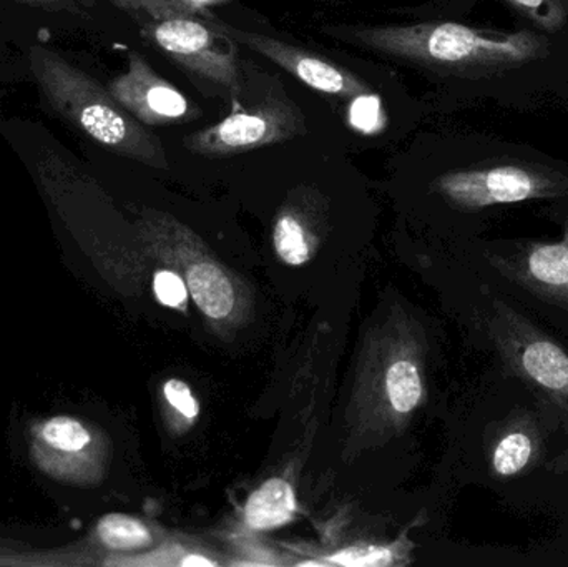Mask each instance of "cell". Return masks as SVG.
I'll return each instance as SVG.
<instances>
[{
  "mask_svg": "<svg viewBox=\"0 0 568 567\" xmlns=\"http://www.w3.org/2000/svg\"><path fill=\"white\" fill-rule=\"evenodd\" d=\"M182 566H185V567L215 566V563L210 561V559L203 558V556L193 555V556H189V558L183 559Z\"/></svg>",
  "mask_w": 568,
  "mask_h": 567,
  "instance_id": "23",
  "label": "cell"
},
{
  "mask_svg": "<svg viewBox=\"0 0 568 567\" xmlns=\"http://www.w3.org/2000/svg\"><path fill=\"white\" fill-rule=\"evenodd\" d=\"M490 260L510 282L568 310V220L560 242L523 243Z\"/></svg>",
  "mask_w": 568,
  "mask_h": 567,
  "instance_id": "9",
  "label": "cell"
},
{
  "mask_svg": "<svg viewBox=\"0 0 568 567\" xmlns=\"http://www.w3.org/2000/svg\"><path fill=\"white\" fill-rule=\"evenodd\" d=\"M19 2L37 9L50 10V12H69L73 16H82L87 7V0H19Z\"/></svg>",
  "mask_w": 568,
  "mask_h": 567,
  "instance_id": "22",
  "label": "cell"
},
{
  "mask_svg": "<svg viewBox=\"0 0 568 567\" xmlns=\"http://www.w3.org/2000/svg\"><path fill=\"white\" fill-rule=\"evenodd\" d=\"M296 513V498L290 483L282 478L263 483L245 506V519L250 528L266 531L287 525Z\"/></svg>",
  "mask_w": 568,
  "mask_h": 567,
  "instance_id": "11",
  "label": "cell"
},
{
  "mask_svg": "<svg viewBox=\"0 0 568 567\" xmlns=\"http://www.w3.org/2000/svg\"><path fill=\"white\" fill-rule=\"evenodd\" d=\"M329 561L339 566H386L390 553L383 548H353L337 553Z\"/></svg>",
  "mask_w": 568,
  "mask_h": 567,
  "instance_id": "20",
  "label": "cell"
},
{
  "mask_svg": "<svg viewBox=\"0 0 568 567\" xmlns=\"http://www.w3.org/2000/svg\"><path fill=\"white\" fill-rule=\"evenodd\" d=\"M193 300L210 318L222 320L235 306V292L229 276L212 263H196L189 270Z\"/></svg>",
  "mask_w": 568,
  "mask_h": 567,
  "instance_id": "12",
  "label": "cell"
},
{
  "mask_svg": "<svg viewBox=\"0 0 568 567\" xmlns=\"http://www.w3.org/2000/svg\"><path fill=\"white\" fill-rule=\"evenodd\" d=\"M43 439L60 452H80L90 442L89 432L72 418H53L43 426Z\"/></svg>",
  "mask_w": 568,
  "mask_h": 567,
  "instance_id": "18",
  "label": "cell"
},
{
  "mask_svg": "<svg viewBox=\"0 0 568 567\" xmlns=\"http://www.w3.org/2000/svg\"><path fill=\"white\" fill-rule=\"evenodd\" d=\"M153 290H155L159 302L170 308H183L189 300V288H186L185 282L176 273L166 272V270L156 273L155 280H153Z\"/></svg>",
  "mask_w": 568,
  "mask_h": 567,
  "instance_id": "19",
  "label": "cell"
},
{
  "mask_svg": "<svg viewBox=\"0 0 568 567\" xmlns=\"http://www.w3.org/2000/svg\"><path fill=\"white\" fill-rule=\"evenodd\" d=\"M116 102L145 126L182 125L202 115L172 82L160 77L140 53L130 52L126 70L109 83Z\"/></svg>",
  "mask_w": 568,
  "mask_h": 567,
  "instance_id": "8",
  "label": "cell"
},
{
  "mask_svg": "<svg viewBox=\"0 0 568 567\" xmlns=\"http://www.w3.org/2000/svg\"><path fill=\"white\" fill-rule=\"evenodd\" d=\"M163 393H165V398L169 399L170 405L176 412L182 413L185 418L193 419L199 416V402H196L195 396L192 395V389L185 383L180 382V379H170L165 383Z\"/></svg>",
  "mask_w": 568,
  "mask_h": 567,
  "instance_id": "21",
  "label": "cell"
},
{
  "mask_svg": "<svg viewBox=\"0 0 568 567\" xmlns=\"http://www.w3.org/2000/svg\"><path fill=\"white\" fill-rule=\"evenodd\" d=\"M307 132L300 107L283 92L233 110L215 125L183 140L189 152L203 156L239 155L266 145L287 142Z\"/></svg>",
  "mask_w": 568,
  "mask_h": 567,
  "instance_id": "6",
  "label": "cell"
},
{
  "mask_svg": "<svg viewBox=\"0 0 568 567\" xmlns=\"http://www.w3.org/2000/svg\"><path fill=\"white\" fill-rule=\"evenodd\" d=\"M490 335L506 368L559 413L568 436V353L506 300L494 302ZM568 469V449L562 456Z\"/></svg>",
  "mask_w": 568,
  "mask_h": 567,
  "instance_id": "3",
  "label": "cell"
},
{
  "mask_svg": "<svg viewBox=\"0 0 568 567\" xmlns=\"http://www.w3.org/2000/svg\"><path fill=\"white\" fill-rule=\"evenodd\" d=\"M29 63L43 100L60 119L116 155L169 165L162 142L116 102L109 87L43 45L30 47Z\"/></svg>",
  "mask_w": 568,
  "mask_h": 567,
  "instance_id": "2",
  "label": "cell"
},
{
  "mask_svg": "<svg viewBox=\"0 0 568 567\" xmlns=\"http://www.w3.org/2000/svg\"><path fill=\"white\" fill-rule=\"evenodd\" d=\"M212 19L192 16L149 19L143 23L142 36L193 75L239 99L243 90L239 60L232 40L213 29Z\"/></svg>",
  "mask_w": 568,
  "mask_h": 567,
  "instance_id": "4",
  "label": "cell"
},
{
  "mask_svg": "<svg viewBox=\"0 0 568 567\" xmlns=\"http://www.w3.org/2000/svg\"><path fill=\"white\" fill-rule=\"evenodd\" d=\"M113 6L129 12L143 13L149 19H162L170 16H199L200 3L196 0H109Z\"/></svg>",
  "mask_w": 568,
  "mask_h": 567,
  "instance_id": "17",
  "label": "cell"
},
{
  "mask_svg": "<svg viewBox=\"0 0 568 567\" xmlns=\"http://www.w3.org/2000/svg\"><path fill=\"white\" fill-rule=\"evenodd\" d=\"M99 536L103 545L112 549H139L152 543L146 526L125 515L105 516L99 523Z\"/></svg>",
  "mask_w": 568,
  "mask_h": 567,
  "instance_id": "14",
  "label": "cell"
},
{
  "mask_svg": "<svg viewBox=\"0 0 568 567\" xmlns=\"http://www.w3.org/2000/svg\"><path fill=\"white\" fill-rule=\"evenodd\" d=\"M275 246L287 265H303L310 259L306 233L294 216L283 215L275 226Z\"/></svg>",
  "mask_w": 568,
  "mask_h": 567,
  "instance_id": "15",
  "label": "cell"
},
{
  "mask_svg": "<svg viewBox=\"0 0 568 567\" xmlns=\"http://www.w3.org/2000/svg\"><path fill=\"white\" fill-rule=\"evenodd\" d=\"M327 32L383 55L459 75L523 65L542 59L549 50L537 33L494 32L456 22L337 27Z\"/></svg>",
  "mask_w": 568,
  "mask_h": 567,
  "instance_id": "1",
  "label": "cell"
},
{
  "mask_svg": "<svg viewBox=\"0 0 568 567\" xmlns=\"http://www.w3.org/2000/svg\"><path fill=\"white\" fill-rule=\"evenodd\" d=\"M387 393L394 409L409 413L419 405L423 398V382L419 369L413 362L400 360L387 372Z\"/></svg>",
  "mask_w": 568,
  "mask_h": 567,
  "instance_id": "13",
  "label": "cell"
},
{
  "mask_svg": "<svg viewBox=\"0 0 568 567\" xmlns=\"http://www.w3.org/2000/svg\"><path fill=\"white\" fill-rule=\"evenodd\" d=\"M506 2L547 32H557L568 22V0H506Z\"/></svg>",
  "mask_w": 568,
  "mask_h": 567,
  "instance_id": "16",
  "label": "cell"
},
{
  "mask_svg": "<svg viewBox=\"0 0 568 567\" xmlns=\"http://www.w3.org/2000/svg\"><path fill=\"white\" fill-rule=\"evenodd\" d=\"M434 186L457 209L483 210L527 200L559 199L568 193V176L534 163H499L446 173Z\"/></svg>",
  "mask_w": 568,
  "mask_h": 567,
  "instance_id": "5",
  "label": "cell"
},
{
  "mask_svg": "<svg viewBox=\"0 0 568 567\" xmlns=\"http://www.w3.org/2000/svg\"><path fill=\"white\" fill-rule=\"evenodd\" d=\"M212 26L225 39L232 40L233 43H242L258 55L272 60L273 63L291 73L294 79L316 92L343 97V99H359V97L371 95L369 85L359 77L354 75L344 67L336 65L331 60L316 55V53L290 45L275 37L226 26V23L215 20V17L212 19Z\"/></svg>",
  "mask_w": 568,
  "mask_h": 567,
  "instance_id": "7",
  "label": "cell"
},
{
  "mask_svg": "<svg viewBox=\"0 0 568 567\" xmlns=\"http://www.w3.org/2000/svg\"><path fill=\"white\" fill-rule=\"evenodd\" d=\"M544 452V439L532 416L514 412L497 436L490 469L497 479H513L532 468Z\"/></svg>",
  "mask_w": 568,
  "mask_h": 567,
  "instance_id": "10",
  "label": "cell"
}]
</instances>
